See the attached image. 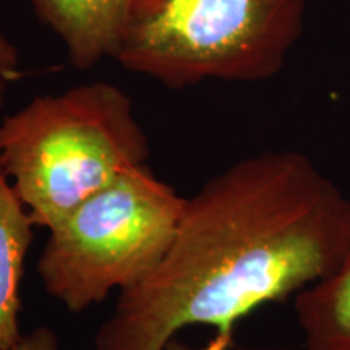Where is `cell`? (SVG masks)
Segmentation results:
<instances>
[{
	"label": "cell",
	"instance_id": "obj_1",
	"mask_svg": "<svg viewBox=\"0 0 350 350\" xmlns=\"http://www.w3.org/2000/svg\"><path fill=\"white\" fill-rule=\"evenodd\" d=\"M350 248V198L297 151L237 161L187 198L167 253L120 292L94 350H167L190 326L240 319L326 278Z\"/></svg>",
	"mask_w": 350,
	"mask_h": 350
},
{
	"label": "cell",
	"instance_id": "obj_2",
	"mask_svg": "<svg viewBox=\"0 0 350 350\" xmlns=\"http://www.w3.org/2000/svg\"><path fill=\"white\" fill-rule=\"evenodd\" d=\"M148 159L130 96L107 81L38 96L0 122V165L47 230Z\"/></svg>",
	"mask_w": 350,
	"mask_h": 350
},
{
	"label": "cell",
	"instance_id": "obj_3",
	"mask_svg": "<svg viewBox=\"0 0 350 350\" xmlns=\"http://www.w3.org/2000/svg\"><path fill=\"white\" fill-rule=\"evenodd\" d=\"M308 0H131L113 60L182 90L256 83L284 68Z\"/></svg>",
	"mask_w": 350,
	"mask_h": 350
},
{
	"label": "cell",
	"instance_id": "obj_4",
	"mask_svg": "<svg viewBox=\"0 0 350 350\" xmlns=\"http://www.w3.org/2000/svg\"><path fill=\"white\" fill-rule=\"evenodd\" d=\"M185 201L148 164L125 172L47 230L38 261L44 291L81 313L135 287L167 253Z\"/></svg>",
	"mask_w": 350,
	"mask_h": 350
},
{
	"label": "cell",
	"instance_id": "obj_5",
	"mask_svg": "<svg viewBox=\"0 0 350 350\" xmlns=\"http://www.w3.org/2000/svg\"><path fill=\"white\" fill-rule=\"evenodd\" d=\"M131 0H31L33 10L77 70L113 59Z\"/></svg>",
	"mask_w": 350,
	"mask_h": 350
},
{
	"label": "cell",
	"instance_id": "obj_6",
	"mask_svg": "<svg viewBox=\"0 0 350 350\" xmlns=\"http://www.w3.org/2000/svg\"><path fill=\"white\" fill-rule=\"evenodd\" d=\"M34 222L0 165V349L15 345L20 326L21 282Z\"/></svg>",
	"mask_w": 350,
	"mask_h": 350
},
{
	"label": "cell",
	"instance_id": "obj_7",
	"mask_svg": "<svg viewBox=\"0 0 350 350\" xmlns=\"http://www.w3.org/2000/svg\"><path fill=\"white\" fill-rule=\"evenodd\" d=\"M295 314L306 350H350V248L331 274L297 294Z\"/></svg>",
	"mask_w": 350,
	"mask_h": 350
},
{
	"label": "cell",
	"instance_id": "obj_8",
	"mask_svg": "<svg viewBox=\"0 0 350 350\" xmlns=\"http://www.w3.org/2000/svg\"><path fill=\"white\" fill-rule=\"evenodd\" d=\"M20 54L10 39L0 29V111L5 106L10 88L20 80Z\"/></svg>",
	"mask_w": 350,
	"mask_h": 350
},
{
	"label": "cell",
	"instance_id": "obj_9",
	"mask_svg": "<svg viewBox=\"0 0 350 350\" xmlns=\"http://www.w3.org/2000/svg\"><path fill=\"white\" fill-rule=\"evenodd\" d=\"M0 350H62L60 340L55 332L49 327L41 326L36 329L21 336V339L15 345Z\"/></svg>",
	"mask_w": 350,
	"mask_h": 350
},
{
	"label": "cell",
	"instance_id": "obj_10",
	"mask_svg": "<svg viewBox=\"0 0 350 350\" xmlns=\"http://www.w3.org/2000/svg\"><path fill=\"white\" fill-rule=\"evenodd\" d=\"M167 350H195V349H188L187 345L172 342L167 347ZM200 350H234L232 349V338H226V336L216 334V338H214L211 342L206 345V347H203Z\"/></svg>",
	"mask_w": 350,
	"mask_h": 350
}]
</instances>
